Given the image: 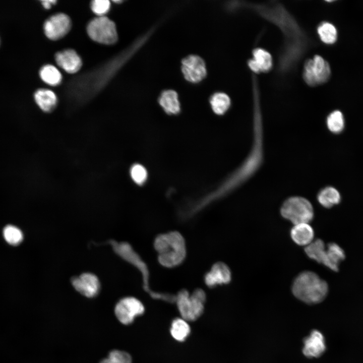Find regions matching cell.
<instances>
[{
    "mask_svg": "<svg viewBox=\"0 0 363 363\" xmlns=\"http://www.w3.org/2000/svg\"><path fill=\"white\" fill-rule=\"evenodd\" d=\"M159 263L165 267L173 268L180 265L186 256V246L182 234L176 231L160 234L154 241Z\"/></svg>",
    "mask_w": 363,
    "mask_h": 363,
    "instance_id": "obj_1",
    "label": "cell"
},
{
    "mask_svg": "<svg viewBox=\"0 0 363 363\" xmlns=\"http://www.w3.org/2000/svg\"><path fill=\"white\" fill-rule=\"evenodd\" d=\"M328 291L327 282L313 272L306 271L295 278L292 285L293 295L300 300L310 304L321 302Z\"/></svg>",
    "mask_w": 363,
    "mask_h": 363,
    "instance_id": "obj_2",
    "label": "cell"
},
{
    "mask_svg": "<svg viewBox=\"0 0 363 363\" xmlns=\"http://www.w3.org/2000/svg\"><path fill=\"white\" fill-rule=\"evenodd\" d=\"M206 298L202 289L197 288L191 294L185 289L179 291L175 302L182 318L189 321L197 320L204 311Z\"/></svg>",
    "mask_w": 363,
    "mask_h": 363,
    "instance_id": "obj_3",
    "label": "cell"
},
{
    "mask_svg": "<svg viewBox=\"0 0 363 363\" xmlns=\"http://www.w3.org/2000/svg\"><path fill=\"white\" fill-rule=\"evenodd\" d=\"M281 214L294 225L308 223L314 217L313 207L307 199L298 197L289 198L282 205Z\"/></svg>",
    "mask_w": 363,
    "mask_h": 363,
    "instance_id": "obj_4",
    "label": "cell"
},
{
    "mask_svg": "<svg viewBox=\"0 0 363 363\" xmlns=\"http://www.w3.org/2000/svg\"><path fill=\"white\" fill-rule=\"evenodd\" d=\"M87 32L92 39L103 44H113L117 39L114 23L105 16L93 19L87 26Z\"/></svg>",
    "mask_w": 363,
    "mask_h": 363,
    "instance_id": "obj_5",
    "label": "cell"
},
{
    "mask_svg": "<svg viewBox=\"0 0 363 363\" xmlns=\"http://www.w3.org/2000/svg\"><path fill=\"white\" fill-rule=\"evenodd\" d=\"M144 311L142 303L134 297H127L120 299L114 309L116 318L125 325L132 323L135 318L142 315Z\"/></svg>",
    "mask_w": 363,
    "mask_h": 363,
    "instance_id": "obj_6",
    "label": "cell"
},
{
    "mask_svg": "<svg viewBox=\"0 0 363 363\" xmlns=\"http://www.w3.org/2000/svg\"><path fill=\"white\" fill-rule=\"evenodd\" d=\"M182 71L186 80L192 83L203 80L207 74L204 60L197 55H190L182 61Z\"/></svg>",
    "mask_w": 363,
    "mask_h": 363,
    "instance_id": "obj_7",
    "label": "cell"
},
{
    "mask_svg": "<svg viewBox=\"0 0 363 363\" xmlns=\"http://www.w3.org/2000/svg\"><path fill=\"white\" fill-rule=\"evenodd\" d=\"M115 250L124 258L132 263L140 271L142 274L143 286L145 290L153 298H156L158 292L152 291L149 286V272L145 263L139 256L134 252L127 244L116 245Z\"/></svg>",
    "mask_w": 363,
    "mask_h": 363,
    "instance_id": "obj_8",
    "label": "cell"
},
{
    "mask_svg": "<svg viewBox=\"0 0 363 363\" xmlns=\"http://www.w3.org/2000/svg\"><path fill=\"white\" fill-rule=\"evenodd\" d=\"M69 17L59 13L50 17L44 23V30L46 36L51 40H57L64 36L71 28Z\"/></svg>",
    "mask_w": 363,
    "mask_h": 363,
    "instance_id": "obj_9",
    "label": "cell"
},
{
    "mask_svg": "<svg viewBox=\"0 0 363 363\" xmlns=\"http://www.w3.org/2000/svg\"><path fill=\"white\" fill-rule=\"evenodd\" d=\"M72 282L76 290L88 297L96 295L100 290L99 280L92 273H83L73 278Z\"/></svg>",
    "mask_w": 363,
    "mask_h": 363,
    "instance_id": "obj_10",
    "label": "cell"
},
{
    "mask_svg": "<svg viewBox=\"0 0 363 363\" xmlns=\"http://www.w3.org/2000/svg\"><path fill=\"white\" fill-rule=\"evenodd\" d=\"M231 274L228 266L223 262H217L205 275V284L209 287L230 282Z\"/></svg>",
    "mask_w": 363,
    "mask_h": 363,
    "instance_id": "obj_11",
    "label": "cell"
},
{
    "mask_svg": "<svg viewBox=\"0 0 363 363\" xmlns=\"http://www.w3.org/2000/svg\"><path fill=\"white\" fill-rule=\"evenodd\" d=\"M304 343L302 352L308 357H318L325 351L324 338L319 331H313L310 335L305 339Z\"/></svg>",
    "mask_w": 363,
    "mask_h": 363,
    "instance_id": "obj_12",
    "label": "cell"
},
{
    "mask_svg": "<svg viewBox=\"0 0 363 363\" xmlns=\"http://www.w3.org/2000/svg\"><path fill=\"white\" fill-rule=\"evenodd\" d=\"M55 57L57 65L69 73L77 72L82 66L80 56L72 49L58 52Z\"/></svg>",
    "mask_w": 363,
    "mask_h": 363,
    "instance_id": "obj_13",
    "label": "cell"
},
{
    "mask_svg": "<svg viewBox=\"0 0 363 363\" xmlns=\"http://www.w3.org/2000/svg\"><path fill=\"white\" fill-rule=\"evenodd\" d=\"M158 103L165 113L175 115L180 111V105L178 95L173 90L162 91L159 96Z\"/></svg>",
    "mask_w": 363,
    "mask_h": 363,
    "instance_id": "obj_14",
    "label": "cell"
},
{
    "mask_svg": "<svg viewBox=\"0 0 363 363\" xmlns=\"http://www.w3.org/2000/svg\"><path fill=\"white\" fill-rule=\"evenodd\" d=\"M290 236L297 245L307 246L312 242L314 231L308 223H299L294 225L290 230Z\"/></svg>",
    "mask_w": 363,
    "mask_h": 363,
    "instance_id": "obj_15",
    "label": "cell"
},
{
    "mask_svg": "<svg viewBox=\"0 0 363 363\" xmlns=\"http://www.w3.org/2000/svg\"><path fill=\"white\" fill-rule=\"evenodd\" d=\"M312 70L317 85L326 82L331 75V69L328 62L322 56L316 55L312 59Z\"/></svg>",
    "mask_w": 363,
    "mask_h": 363,
    "instance_id": "obj_16",
    "label": "cell"
},
{
    "mask_svg": "<svg viewBox=\"0 0 363 363\" xmlns=\"http://www.w3.org/2000/svg\"><path fill=\"white\" fill-rule=\"evenodd\" d=\"M345 258V253L337 244L331 243L326 249V258L324 265L331 270L337 271L341 261Z\"/></svg>",
    "mask_w": 363,
    "mask_h": 363,
    "instance_id": "obj_17",
    "label": "cell"
},
{
    "mask_svg": "<svg viewBox=\"0 0 363 363\" xmlns=\"http://www.w3.org/2000/svg\"><path fill=\"white\" fill-rule=\"evenodd\" d=\"M35 101L40 108L44 112H50L56 106L57 98L52 91L40 89L34 93Z\"/></svg>",
    "mask_w": 363,
    "mask_h": 363,
    "instance_id": "obj_18",
    "label": "cell"
},
{
    "mask_svg": "<svg viewBox=\"0 0 363 363\" xmlns=\"http://www.w3.org/2000/svg\"><path fill=\"white\" fill-rule=\"evenodd\" d=\"M307 256L318 263L324 264L326 254V249L324 241L317 239L311 242L305 248Z\"/></svg>",
    "mask_w": 363,
    "mask_h": 363,
    "instance_id": "obj_19",
    "label": "cell"
},
{
    "mask_svg": "<svg viewBox=\"0 0 363 363\" xmlns=\"http://www.w3.org/2000/svg\"><path fill=\"white\" fill-rule=\"evenodd\" d=\"M209 101L213 112L218 115L225 113L230 105L229 96L223 92L214 93L211 96Z\"/></svg>",
    "mask_w": 363,
    "mask_h": 363,
    "instance_id": "obj_20",
    "label": "cell"
},
{
    "mask_svg": "<svg viewBox=\"0 0 363 363\" xmlns=\"http://www.w3.org/2000/svg\"><path fill=\"white\" fill-rule=\"evenodd\" d=\"M191 329L187 321L183 318H176L172 322L170 333L177 341L182 342L189 335Z\"/></svg>",
    "mask_w": 363,
    "mask_h": 363,
    "instance_id": "obj_21",
    "label": "cell"
},
{
    "mask_svg": "<svg viewBox=\"0 0 363 363\" xmlns=\"http://www.w3.org/2000/svg\"><path fill=\"white\" fill-rule=\"evenodd\" d=\"M340 195L335 188L326 187L319 194L318 200L319 203L326 208H330L340 201Z\"/></svg>",
    "mask_w": 363,
    "mask_h": 363,
    "instance_id": "obj_22",
    "label": "cell"
},
{
    "mask_svg": "<svg viewBox=\"0 0 363 363\" xmlns=\"http://www.w3.org/2000/svg\"><path fill=\"white\" fill-rule=\"evenodd\" d=\"M253 59L256 63L261 72H267L272 67V58L269 52L266 50L257 48L253 51Z\"/></svg>",
    "mask_w": 363,
    "mask_h": 363,
    "instance_id": "obj_23",
    "label": "cell"
},
{
    "mask_svg": "<svg viewBox=\"0 0 363 363\" xmlns=\"http://www.w3.org/2000/svg\"><path fill=\"white\" fill-rule=\"evenodd\" d=\"M40 77L43 82L52 86L59 84L62 80L59 71L53 66H44L40 70Z\"/></svg>",
    "mask_w": 363,
    "mask_h": 363,
    "instance_id": "obj_24",
    "label": "cell"
},
{
    "mask_svg": "<svg viewBox=\"0 0 363 363\" xmlns=\"http://www.w3.org/2000/svg\"><path fill=\"white\" fill-rule=\"evenodd\" d=\"M317 32L321 40L326 44H333L337 40V30L333 24L329 22L321 23L317 28Z\"/></svg>",
    "mask_w": 363,
    "mask_h": 363,
    "instance_id": "obj_25",
    "label": "cell"
},
{
    "mask_svg": "<svg viewBox=\"0 0 363 363\" xmlns=\"http://www.w3.org/2000/svg\"><path fill=\"white\" fill-rule=\"evenodd\" d=\"M3 235L6 241L13 246L18 245L23 239V234L21 230L12 225H8L4 228Z\"/></svg>",
    "mask_w": 363,
    "mask_h": 363,
    "instance_id": "obj_26",
    "label": "cell"
},
{
    "mask_svg": "<svg viewBox=\"0 0 363 363\" xmlns=\"http://www.w3.org/2000/svg\"><path fill=\"white\" fill-rule=\"evenodd\" d=\"M327 124L328 129L332 132L339 133L344 128V120L341 112L335 110L331 112L327 117Z\"/></svg>",
    "mask_w": 363,
    "mask_h": 363,
    "instance_id": "obj_27",
    "label": "cell"
},
{
    "mask_svg": "<svg viewBox=\"0 0 363 363\" xmlns=\"http://www.w3.org/2000/svg\"><path fill=\"white\" fill-rule=\"evenodd\" d=\"M130 173L133 182L139 186L143 185L147 180V170L141 164L136 163L133 165L130 168Z\"/></svg>",
    "mask_w": 363,
    "mask_h": 363,
    "instance_id": "obj_28",
    "label": "cell"
},
{
    "mask_svg": "<svg viewBox=\"0 0 363 363\" xmlns=\"http://www.w3.org/2000/svg\"><path fill=\"white\" fill-rule=\"evenodd\" d=\"M100 363H132V357L127 352L115 350L111 351L108 357Z\"/></svg>",
    "mask_w": 363,
    "mask_h": 363,
    "instance_id": "obj_29",
    "label": "cell"
},
{
    "mask_svg": "<svg viewBox=\"0 0 363 363\" xmlns=\"http://www.w3.org/2000/svg\"><path fill=\"white\" fill-rule=\"evenodd\" d=\"M302 77L304 80L310 86H315L317 83L312 70V59L307 60L304 65Z\"/></svg>",
    "mask_w": 363,
    "mask_h": 363,
    "instance_id": "obj_30",
    "label": "cell"
},
{
    "mask_svg": "<svg viewBox=\"0 0 363 363\" xmlns=\"http://www.w3.org/2000/svg\"><path fill=\"white\" fill-rule=\"evenodd\" d=\"M110 2L107 0H95L91 4V9L96 15L102 16L106 14L110 8Z\"/></svg>",
    "mask_w": 363,
    "mask_h": 363,
    "instance_id": "obj_31",
    "label": "cell"
},
{
    "mask_svg": "<svg viewBox=\"0 0 363 363\" xmlns=\"http://www.w3.org/2000/svg\"><path fill=\"white\" fill-rule=\"evenodd\" d=\"M248 65L253 73L257 74L260 73L256 63L253 58L248 60Z\"/></svg>",
    "mask_w": 363,
    "mask_h": 363,
    "instance_id": "obj_32",
    "label": "cell"
},
{
    "mask_svg": "<svg viewBox=\"0 0 363 363\" xmlns=\"http://www.w3.org/2000/svg\"><path fill=\"white\" fill-rule=\"evenodd\" d=\"M56 1L54 0H48V1H42L41 3L42 6L45 9H49L50 8L52 4H55Z\"/></svg>",
    "mask_w": 363,
    "mask_h": 363,
    "instance_id": "obj_33",
    "label": "cell"
}]
</instances>
